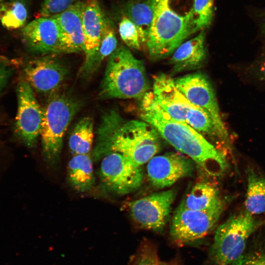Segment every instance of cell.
<instances>
[{"mask_svg": "<svg viewBox=\"0 0 265 265\" xmlns=\"http://www.w3.org/2000/svg\"><path fill=\"white\" fill-rule=\"evenodd\" d=\"M119 32L122 40L127 47L139 50L143 46L135 26L125 15L122 17L119 24Z\"/></svg>", "mask_w": 265, "mask_h": 265, "instance_id": "26", "label": "cell"}, {"mask_svg": "<svg viewBox=\"0 0 265 265\" xmlns=\"http://www.w3.org/2000/svg\"><path fill=\"white\" fill-rule=\"evenodd\" d=\"M174 81L188 101L209 114L216 136L228 143V132L222 120L213 88L208 79L201 73H196L179 78Z\"/></svg>", "mask_w": 265, "mask_h": 265, "instance_id": "10", "label": "cell"}, {"mask_svg": "<svg viewBox=\"0 0 265 265\" xmlns=\"http://www.w3.org/2000/svg\"><path fill=\"white\" fill-rule=\"evenodd\" d=\"M160 136L157 130L146 122L124 121L116 111L110 110L102 117L93 157L96 160L108 153L117 152L141 166L159 151Z\"/></svg>", "mask_w": 265, "mask_h": 265, "instance_id": "2", "label": "cell"}, {"mask_svg": "<svg viewBox=\"0 0 265 265\" xmlns=\"http://www.w3.org/2000/svg\"><path fill=\"white\" fill-rule=\"evenodd\" d=\"M140 113L142 119L153 126L160 136L206 173L218 176L225 171L227 163L223 154L190 126L168 115L155 101L152 92L142 98Z\"/></svg>", "mask_w": 265, "mask_h": 265, "instance_id": "1", "label": "cell"}, {"mask_svg": "<svg viewBox=\"0 0 265 265\" xmlns=\"http://www.w3.org/2000/svg\"><path fill=\"white\" fill-rule=\"evenodd\" d=\"M175 197L174 190H167L132 201L129 204L132 218L144 229L160 230L169 217Z\"/></svg>", "mask_w": 265, "mask_h": 265, "instance_id": "12", "label": "cell"}, {"mask_svg": "<svg viewBox=\"0 0 265 265\" xmlns=\"http://www.w3.org/2000/svg\"><path fill=\"white\" fill-rule=\"evenodd\" d=\"M148 0L153 19L146 46L152 58H164L198 31L195 0Z\"/></svg>", "mask_w": 265, "mask_h": 265, "instance_id": "3", "label": "cell"}, {"mask_svg": "<svg viewBox=\"0 0 265 265\" xmlns=\"http://www.w3.org/2000/svg\"><path fill=\"white\" fill-rule=\"evenodd\" d=\"M22 39L26 47L34 53H61L58 26L53 16L37 17L25 26Z\"/></svg>", "mask_w": 265, "mask_h": 265, "instance_id": "16", "label": "cell"}, {"mask_svg": "<svg viewBox=\"0 0 265 265\" xmlns=\"http://www.w3.org/2000/svg\"><path fill=\"white\" fill-rule=\"evenodd\" d=\"M256 67V73L261 80L265 81V56L258 63Z\"/></svg>", "mask_w": 265, "mask_h": 265, "instance_id": "32", "label": "cell"}, {"mask_svg": "<svg viewBox=\"0 0 265 265\" xmlns=\"http://www.w3.org/2000/svg\"><path fill=\"white\" fill-rule=\"evenodd\" d=\"M80 0H43L37 17H49L61 12Z\"/></svg>", "mask_w": 265, "mask_h": 265, "instance_id": "28", "label": "cell"}, {"mask_svg": "<svg viewBox=\"0 0 265 265\" xmlns=\"http://www.w3.org/2000/svg\"><path fill=\"white\" fill-rule=\"evenodd\" d=\"M125 11V15L135 26L142 46L146 45L153 19L149 1L132 2L127 5Z\"/></svg>", "mask_w": 265, "mask_h": 265, "instance_id": "22", "label": "cell"}, {"mask_svg": "<svg viewBox=\"0 0 265 265\" xmlns=\"http://www.w3.org/2000/svg\"><path fill=\"white\" fill-rule=\"evenodd\" d=\"M15 129L25 144L33 147L40 136L43 109L35 97L33 88L26 80H22L18 84Z\"/></svg>", "mask_w": 265, "mask_h": 265, "instance_id": "11", "label": "cell"}, {"mask_svg": "<svg viewBox=\"0 0 265 265\" xmlns=\"http://www.w3.org/2000/svg\"><path fill=\"white\" fill-rule=\"evenodd\" d=\"M26 80L32 88L43 94H52L62 85L68 74L64 64L46 56L29 61L24 69Z\"/></svg>", "mask_w": 265, "mask_h": 265, "instance_id": "15", "label": "cell"}, {"mask_svg": "<svg viewBox=\"0 0 265 265\" xmlns=\"http://www.w3.org/2000/svg\"><path fill=\"white\" fill-rule=\"evenodd\" d=\"M230 265H265V248L243 253Z\"/></svg>", "mask_w": 265, "mask_h": 265, "instance_id": "29", "label": "cell"}, {"mask_svg": "<svg viewBox=\"0 0 265 265\" xmlns=\"http://www.w3.org/2000/svg\"><path fill=\"white\" fill-rule=\"evenodd\" d=\"M219 192L211 183L202 181L192 187L181 206L192 210H204L213 204L219 198Z\"/></svg>", "mask_w": 265, "mask_h": 265, "instance_id": "21", "label": "cell"}, {"mask_svg": "<svg viewBox=\"0 0 265 265\" xmlns=\"http://www.w3.org/2000/svg\"><path fill=\"white\" fill-rule=\"evenodd\" d=\"M136 265H160L155 257L151 255H143L138 261Z\"/></svg>", "mask_w": 265, "mask_h": 265, "instance_id": "31", "label": "cell"}, {"mask_svg": "<svg viewBox=\"0 0 265 265\" xmlns=\"http://www.w3.org/2000/svg\"><path fill=\"white\" fill-rule=\"evenodd\" d=\"M262 30H263V31L265 34V19L264 20V21L263 22V23L262 25Z\"/></svg>", "mask_w": 265, "mask_h": 265, "instance_id": "33", "label": "cell"}, {"mask_svg": "<svg viewBox=\"0 0 265 265\" xmlns=\"http://www.w3.org/2000/svg\"><path fill=\"white\" fill-rule=\"evenodd\" d=\"M108 59L101 85L100 97L142 98L148 89L143 62L125 46L117 48Z\"/></svg>", "mask_w": 265, "mask_h": 265, "instance_id": "4", "label": "cell"}, {"mask_svg": "<svg viewBox=\"0 0 265 265\" xmlns=\"http://www.w3.org/2000/svg\"><path fill=\"white\" fill-rule=\"evenodd\" d=\"M226 204L220 197L204 210H192L180 206L173 215L170 230L172 238L186 243L206 237L215 225Z\"/></svg>", "mask_w": 265, "mask_h": 265, "instance_id": "8", "label": "cell"}, {"mask_svg": "<svg viewBox=\"0 0 265 265\" xmlns=\"http://www.w3.org/2000/svg\"><path fill=\"white\" fill-rule=\"evenodd\" d=\"M9 76V69L5 66L0 64V92L5 85Z\"/></svg>", "mask_w": 265, "mask_h": 265, "instance_id": "30", "label": "cell"}, {"mask_svg": "<svg viewBox=\"0 0 265 265\" xmlns=\"http://www.w3.org/2000/svg\"><path fill=\"white\" fill-rule=\"evenodd\" d=\"M194 10L197 30H204L212 20L213 0H195Z\"/></svg>", "mask_w": 265, "mask_h": 265, "instance_id": "27", "label": "cell"}, {"mask_svg": "<svg viewBox=\"0 0 265 265\" xmlns=\"http://www.w3.org/2000/svg\"><path fill=\"white\" fill-rule=\"evenodd\" d=\"M3 0H0V2H1Z\"/></svg>", "mask_w": 265, "mask_h": 265, "instance_id": "34", "label": "cell"}, {"mask_svg": "<svg viewBox=\"0 0 265 265\" xmlns=\"http://www.w3.org/2000/svg\"><path fill=\"white\" fill-rule=\"evenodd\" d=\"M100 177L103 187L119 195L132 192L141 185L143 172L140 167L124 155L109 152L102 158Z\"/></svg>", "mask_w": 265, "mask_h": 265, "instance_id": "9", "label": "cell"}, {"mask_svg": "<svg viewBox=\"0 0 265 265\" xmlns=\"http://www.w3.org/2000/svg\"><path fill=\"white\" fill-rule=\"evenodd\" d=\"M105 18L99 0H86L82 15L84 43L85 60L80 71V75L87 76L92 73L99 51Z\"/></svg>", "mask_w": 265, "mask_h": 265, "instance_id": "14", "label": "cell"}, {"mask_svg": "<svg viewBox=\"0 0 265 265\" xmlns=\"http://www.w3.org/2000/svg\"><path fill=\"white\" fill-rule=\"evenodd\" d=\"M68 178L76 191L86 192L95 183L92 160L89 154L74 155L68 165Z\"/></svg>", "mask_w": 265, "mask_h": 265, "instance_id": "19", "label": "cell"}, {"mask_svg": "<svg viewBox=\"0 0 265 265\" xmlns=\"http://www.w3.org/2000/svg\"><path fill=\"white\" fill-rule=\"evenodd\" d=\"M152 93L157 103L171 117L187 124L199 132L216 136L209 114L188 101L170 76L164 73L156 76Z\"/></svg>", "mask_w": 265, "mask_h": 265, "instance_id": "5", "label": "cell"}, {"mask_svg": "<svg viewBox=\"0 0 265 265\" xmlns=\"http://www.w3.org/2000/svg\"><path fill=\"white\" fill-rule=\"evenodd\" d=\"M264 224L246 210L229 217L215 231L211 260L216 265H230L244 253L250 236Z\"/></svg>", "mask_w": 265, "mask_h": 265, "instance_id": "6", "label": "cell"}, {"mask_svg": "<svg viewBox=\"0 0 265 265\" xmlns=\"http://www.w3.org/2000/svg\"><path fill=\"white\" fill-rule=\"evenodd\" d=\"M117 46V40L114 27L111 22L106 17L104 31L94 66V72L105 59L108 57L115 51Z\"/></svg>", "mask_w": 265, "mask_h": 265, "instance_id": "25", "label": "cell"}, {"mask_svg": "<svg viewBox=\"0 0 265 265\" xmlns=\"http://www.w3.org/2000/svg\"><path fill=\"white\" fill-rule=\"evenodd\" d=\"M193 170L191 159L173 152L155 156L147 166L151 184L159 188L171 186L180 179L190 176Z\"/></svg>", "mask_w": 265, "mask_h": 265, "instance_id": "13", "label": "cell"}, {"mask_svg": "<svg viewBox=\"0 0 265 265\" xmlns=\"http://www.w3.org/2000/svg\"><path fill=\"white\" fill-rule=\"evenodd\" d=\"M94 122L89 117L81 119L75 126L69 139V146L74 155L89 154L94 137Z\"/></svg>", "mask_w": 265, "mask_h": 265, "instance_id": "23", "label": "cell"}, {"mask_svg": "<svg viewBox=\"0 0 265 265\" xmlns=\"http://www.w3.org/2000/svg\"><path fill=\"white\" fill-rule=\"evenodd\" d=\"M80 107V103L77 100L68 95L55 94L43 109L40 136L43 156L49 164L58 161L64 133Z\"/></svg>", "mask_w": 265, "mask_h": 265, "instance_id": "7", "label": "cell"}, {"mask_svg": "<svg viewBox=\"0 0 265 265\" xmlns=\"http://www.w3.org/2000/svg\"></svg>", "mask_w": 265, "mask_h": 265, "instance_id": "35", "label": "cell"}, {"mask_svg": "<svg viewBox=\"0 0 265 265\" xmlns=\"http://www.w3.org/2000/svg\"><path fill=\"white\" fill-rule=\"evenodd\" d=\"M247 180L245 210L252 215L265 212V177L249 168Z\"/></svg>", "mask_w": 265, "mask_h": 265, "instance_id": "20", "label": "cell"}, {"mask_svg": "<svg viewBox=\"0 0 265 265\" xmlns=\"http://www.w3.org/2000/svg\"><path fill=\"white\" fill-rule=\"evenodd\" d=\"M206 57L205 32L182 43L173 52L170 60L174 73L195 70L202 66Z\"/></svg>", "mask_w": 265, "mask_h": 265, "instance_id": "18", "label": "cell"}, {"mask_svg": "<svg viewBox=\"0 0 265 265\" xmlns=\"http://www.w3.org/2000/svg\"><path fill=\"white\" fill-rule=\"evenodd\" d=\"M84 5L85 1L80 0L61 12L53 15L58 26L61 53L83 52L82 15Z\"/></svg>", "mask_w": 265, "mask_h": 265, "instance_id": "17", "label": "cell"}, {"mask_svg": "<svg viewBox=\"0 0 265 265\" xmlns=\"http://www.w3.org/2000/svg\"><path fill=\"white\" fill-rule=\"evenodd\" d=\"M27 10L22 0H10L0 3V23L8 30H15L25 26Z\"/></svg>", "mask_w": 265, "mask_h": 265, "instance_id": "24", "label": "cell"}]
</instances>
